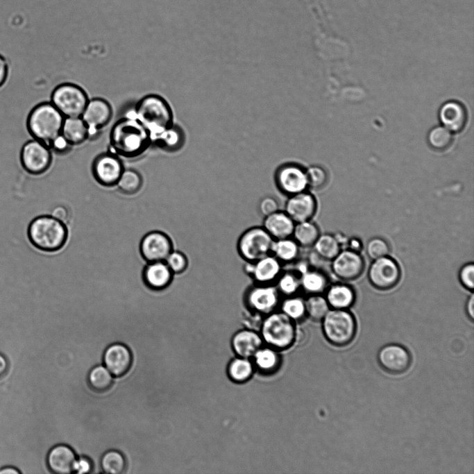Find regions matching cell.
Returning <instances> with one entry per match:
<instances>
[{
	"instance_id": "obj_23",
	"label": "cell",
	"mask_w": 474,
	"mask_h": 474,
	"mask_svg": "<svg viewBox=\"0 0 474 474\" xmlns=\"http://www.w3.org/2000/svg\"><path fill=\"white\" fill-rule=\"evenodd\" d=\"M171 272L164 261L147 262L142 272L146 285L153 290H161L167 287L173 279Z\"/></svg>"
},
{
	"instance_id": "obj_43",
	"label": "cell",
	"mask_w": 474,
	"mask_h": 474,
	"mask_svg": "<svg viewBox=\"0 0 474 474\" xmlns=\"http://www.w3.org/2000/svg\"><path fill=\"white\" fill-rule=\"evenodd\" d=\"M308 188L320 189L323 188L328 180L326 171L319 166H312L306 170Z\"/></svg>"
},
{
	"instance_id": "obj_42",
	"label": "cell",
	"mask_w": 474,
	"mask_h": 474,
	"mask_svg": "<svg viewBox=\"0 0 474 474\" xmlns=\"http://www.w3.org/2000/svg\"><path fill=\"white\" fill-rule=\"evenodd\" d=\"M173 274H181L185 272L189 265V258L181 250L173 248L164 260Z\"/></svg>"
},
{
	"instance_id": "obj_47",
	"label": "cell",
	"mask_w": 474,
	"mask_h": 474,
	"mask_svg": "<svg viewBox=\"0 0 474 474\" xmlns=\"http://www.w3.org/2000/svg\"><path fill=\"white\" fill-rule=\"evenodd\" d=\"M47 214L65 223L69 218V210L62 204H53L47 211Z\"/></svg>"
},
{
	"instance_id": "obj_3",
	"label": "cell",
	"mask_w": 474,
	"mask_h": 474,
	"mask_svg": "<svg viewBox=\"0 0 474 474\" xmlns=\"http://www.w3.org/2000/svg\"><path fill=\"white\" fill-rule=\"evenodd\" d=\"M31 244L42 252H54L65 244L68 231L62 221L44 214L35 217L29 223L27 230Z\"/></svg>"
},
{
	"instance_id": "obj_16",
	"label": "cell",
	"mask_w": 474,
	"mask_h": 474,
	"mask_svg": "<svg viewBox=\"0 0 474 474\" xmlns=\"http://www.w3.org/2000/svg\"><path fill=\"white\" fill-rule=\"evenodd\" d=\"M282 267V264L271 254L253 262H245L244 269L256 284H274Z\"/></svg>"
},
{
	"instance_id": "obj_50",
	"label": "cell",
	"mask_w": 474,
	"mask_h": 474,
	"mask_svg": "<svg viewBox=\"0 0 474 474\" xmlns=\"http://www.w3.org/2000/svg\"><path fill=\"white\" fill-rule=\"evenodd\" d=\"M347 246L349 250L359 253L362 248V243L357 237L348 239Z\"/></svg>"
},
{
	"instance_id": "obj_20",
	"label": "cell",
	"mask_w": 474,
	"mask_h": 474,
	"mask_svg": "<svg viewBox=\"0 0 474 474\" xmlns=\"http://www.w3.org/2000/svg\"><path fill=\"white\" fill-rule=\"evenodd\" d=\"M103 362L113 377L119 378L130 370L133 362L132 353L126 345L115 343L105 350Z\"/></svg>"
},
{
	"instance_id": "obj_32",
	"label": "cell",
	"mask_w": 474,
	"mask_h": 474,
	"mask_svg": "<svg viewBox=\"0 0 474 474\" xmlns=\"http://www.w3.org/2000/svg\"><path fill=\"white\" fill-rule=\"evenodd\" d=\"M315 254L319 258L331 261L340 252L341 245L335 235H320L313 246Z\"/></svg>"
},
{
	"instance_id": "obj_30",
	"label": "cell",
	"mask_w": 474,
	"mask_h": 474,
	"mask_svg": "<svg viewBox=\"0 0 474 474\" xmlns=\"http://www.w3.org/2000/svg\"><path fill=\"white\" fill-rule=\"evenodd\" d=\"M317 225L312 220L296 223L291 237L301 248L313 247L320 235Z\"/></svg>"
},
{
	"instance_id": "obj_25",
	"label": "cell",
	"mask_w": 474,
	"mask_h": 474,
	"mask_svg": "<svg viewBox=\"0 0 474 474\" xmlns=\"http://www.w3.org/2000/svg\"><path fill=\"white\" fill-rule=\"evenodd\" d=\"M295 222L285 210H278L264 217L262 226L274 239L291 237Z\"/></svg>"
},
{
	"instance_id": "obj_13",
	"label": "cell",
	"mask_w": 474,
	"mask_h": 474,
	"mask_svg": "<svg viewBox=\"0 0 474 474\" xmlns=\"http://www.w3.org/2000/svg\"><path fill=\"white\" fill-rule=\"evenodd\" d=\"M173 250L171 239L160 230L147 232L139 244L140 253L146 262L164 261Z\"/></svg>"
},
{
	"instance_id": "obj_27",
	"label": "cell",
	"mask_w": 474,
	"mask_h": 474,
	"mask_svg": "<svg viewBox=\"0 0 474 474\" xmlns=\"http://www.w3.org/2000/svg\"><path fill=\"white\" fill-rule=\"evenodd\" d=\"M61 136L70 145H78L89 137V129L81 117H65Z\"/></svg>"
},
{
	"instance_id": "obj_26",
	"label": "cell",
	"mask_w": 474,
	"mask_h": 474,
	"mask_svg": "<svg viewBox=\"0 0 474 474\" xmlns=\"http://www.w3.org/2000/svg\"><path fill=\"white\" fill-rule=\"evenodd\" d=\"M324 296L332 309L347 310L355 301V292L353 287L342 283H335L328 287Z\"/></svg>"
},
{
	"instance_id": "obj_35",
	"label": "cell",
	"mask_w": 474,
	"mask_h": 474,
	"mask_svg": "<svg viewBox=\"0 0 474 474\" xmlns=\"http://www.w3.org/2000/svg\"><path fill=\"white\" fill-rule=\"evenodd\" d=\"M87 382L92 390L104 392L112 387L113 376L104 366L97 365L90 371Z\"/></svg>"
},
{
	"instance_id": "obj_12",
	"label": "cell",
	"mask_w": 474,
	"mask_h": 474,
	"mask_svg": "<svg viewBox=\"0 0 474 474\" xmlns=\"http://www.w3.org/2000/svg\"><path fill=\"white\" fill-rule=\"evenodd\" d=\"M124 169L120 157L109 151L94 159L92 164V175L99 185L110 187L116 186Z\"/></svg>"
},
{
	"instance_id": "obj_22",
	"label": "cell",
	"mask_w": 474,
	"mask_h": 474,
	"mask_svg": "<svg viewBox=\"0 0 474 474\" xmlns=\"http://www.w3.org/2000/svg\"><path fill=\"white\" fill-rule=\"evenodd\" d=\"M76 456L71 448L59 444L48 452L46 464L49 470L56 474H69L73 472Z\"/></svg>"
},
{
	"instance_id": "obj_14",
	"label": "cell",
	"mask_w": 474,
	"mask_h": 474,
	"mask_svg": "<svg viewBox=\"0 0 474 474\" xmlns=\"http://www.w3.org/2000/svg\"><path fill=\"white\" fill-rule=\"evenodd\" d=\"M276 183L279 191L288 196L306 191V170L294 164L282 165L276 171Z\"/></svg>"
},
{
	"instance_id": "obj_31",
	"label": "cell",
	"mask_w": 474,
	"mask_h": 474,
	"mask_svg": "<svg viewBox=\"0 0 474 474\" xmlns=\"http://www.w3.org/2000/svg\"><path fill=\"white\" fill-rule=\"evenodd\" d=\"M274 285L281 296L298 294L301 290L300 274L294 269L282 270Z\"/></svg>"
},
{
	"instance_id": "obj_34",
	"label": "cell",
	"mask_w": 474,
	"mask_h": 474,
	"mask_svg": "<svg viewBox=\"0 0 474 474\" xmlns=\"http://www.w3.org/2000/svg\"><path fill=\"white\" fill-rule=\"evenodd\" d=\"M143 185V177L140 173L133 169H124L116 187L125 194H134L138 192Z\"/></svg>"
},
{
	"instance_id": "obj_17",
	"label": "cell",
	"mask_w": 474,
	"mask_h": 474,
	"mask_svg": "<svg viewBox=\"0 0 474 474\" xmlns=\"http://www.w3.org/2000/svg\"><path fill=\"white\" fill-rule=\"evenodd\" d=\"M378 359L382 368L392 374L405 372L411 364L409 351L404 346L396 344H387L381 348Z\"/></svg>"
},
{
	"instance_id": "obj_11",
	"label": "cell",
	"mask_w": 474,
	"mask_h": 474,
	"mask_svg": "<svg viewBox=\"0 0 474 474\" xmlns=\"http://www.w3.org/2000/svg\"><path fill=\"white\" fill-rule=\"evenodd\" d=\"M50 149L47 144L36 139L27 142L21 151V161L26 171L33 175L46 172L52 161Z\"/></svg>"
},
{
	"instance_id": "obj_9",
	"label": "cell",
	"mask_w": 474,
	"mask_h": 474,
	"mask_svg": "<svg viewBox=\"0 0 474 474\" xmlns=\"http://www.w3.org/2000/svg\"><path fill=\"white\" fill-rule=\"evenodd\" d=\"M282 296L274 284H256L250 286L244 296V302L249 312L266 316L276 311Z\"/></svg>"
},
{
	"instance_id": "obj_7",
	"label": "cell",
	"mask_w": 474,
	"mask_h": 474,
	"mask_svg": "<svg viewBox=\"0 0 474 474\" xmlns=\"http://www.w3.org/2000/svg\"><path fill=\"white\" fill-rule=\"evenodd\" d=\"M274 240L262 226H253L239 236L237 250L245 262H253L271 254Z\"/></svg>"
},
{
	"instance_id": "obj_52",
	"label": "cell",
	"mask_w": 474,
	"mask_h": 474,
	"mask_svg": "<svg viewBox=\"0 0 474 474\" xmlns=\"http://www.w3.org/2000/svg\"><path fill=\"white\" fill-rule=\"evenodd\" d=\"M466 309L468 316L473 320L474 317V295L473 293L468 298Z\"/></svg>"
},
{
	"instance_id": "obj_33",
	"label": "cell",
	"mask_w": 474,
	"mask_h": 474,
	"mask_svg": "<svg viewBox=\"0 0 474 474\" xmlns=\"http://www.w3.org/2000/svg\"><path fill=\"white\" fill-rule=\"evenodd\" d=\"M279 307L282 312L295 322L306 316L305 298L298 294L282 298Z\"/></svg>"
},
{
	"instance_id": "obj_19",
	"label": "cell",
	"mask_w": 474,
	"mask_h": 474,
	"mask_svg": "<svg viewBox=\"0 0 474 474\" xmlns=\"http://www.w3.org/2000/svg\"><path fill=\"white\" fill-rule=\"evenodd\" d=\"M316 210V198L306 190L288 196L284 210L295 223H298L312 220Z\"/></svg>"
},
{
	"instance_id": "obj_48",
	"label": "cell",
	"mask_w": 474,
	"mask_h": 474,
	"mask_svg": "<svg viewBox=\"0 0 474 474\" xmlns=\"http://www.w3.org/2000/svg\"><path fill=\"white\" fill-rule=\"evenodd\" d=\"M93 469L92 461L87 457H79L76 459L73 466V472L78 474L90 473Z\"/></svg>"
},
{
	"instance_id": "obj_37",
	"label": "cell",
	"mask_w": 474,
	"mask_h": 474,
	"mask_svg": "<svg viewBox=\"0 0 474 474\" xmlns=\"http://www.w3.org/2000/svg\"><path fill=\"white\" fill-rule=\"evenodd\" d=\"M254 366L248 358L238 357L228 364V373L230 378L237 382L248 380L253 375Z\"/></svg>"
},
{
	"instance_id": "obj_15",
	"label": "cell",
	"mask_w": 474,
	"mask_h": 474,
	"mask_svg": "<svg viewBox=\"0 0 474 474\" xmlns=\"http://www.w3.org/2000/svg\"><path fill=\"white\" fill-rule=\"evenodd\" d=\"M331 261L332 273L337 278L344 281L357 279L364 269V258L359 253L349 249L340 251Z\"/></svg>"
},
{
	"instance_id": "obj_40",
	"label": "cell",
	"mask_w": 474,
	"mask_h": 474,
	"mask_svg": "<svg viewBox=\"0 0 474 474\" xmlns=\"http://www.w3.org/2000/svg\"><path fill=\"white\" fill-rule=\"evenodd\" d=\"M161 149L167 151H174L180 149L184 142L183 131L173 125L154 141Z\"/></svg>"
},
{
	"instance_id": "obj_53",
	"label": "cell",
	"mask_w": 474,
	"mask_h": 474,
	"mask_svg": "<svg viewBox=\"0 0 474 474\" xmlns=\"http://www.w3.org/2000/svg\"><path fill=\"white\" fill-rule=\"evenodd\" d=\"M21 471L12 466H6L0 468V474H19Z\"/></svg>"
},
{
	"instance_id": "obj_24",
	"label": "cell",
	"mask_w": 474,
	"mask_h": 474,
	"mask_svg": "<svg viewBox=\"0 0 474 474\" xmlns=\"http://www.w3.org/2000/svg\"><path fill=\"white\" fill-rule=\"evenodd\" d=\"M263 339L255 330L244 329L235 334L232 346L235 353L242 357L251 358L262 347Z\"/></svg>"
},
{
	"instance_id": "obj_41",
	"label": "cell",
	"mask_w": 474,
	"mask_h": 474,
	"mask_svg": "<svg viewBox=\"0 0 474 474\" xmlns=\"http://www.w3.org/2000/svg\"><path fill=\"white\" fill-rule=\"evenodd\" d=\"M428 142L431 148L436 151H445L452 142V133L443 126L432 128L428 135Z\"/></svg>"
},
{
	"instance_id": "obj_1",
	"label": "cell",
	"mask_w": 474,
	"mask_h": 474,
	"mask_svg": "<svg viewBox=\"0 0 474 474\" xmlns=\"http://www.w3.org/2000/svg\"><path fill=\"white\" fill-rule=\"evenodd\" d=\"M151 142L150 134L133 113L120 118L110 130V151L119 157L128 159L139 157Z\"/></svg>"
},
{
	"instance_id": "obj_39",
	"label": "cell",
	"mask_w": 474,
	"mask_h": 474,
	"mask_svg": "<svg viewBox=\"0 0 474 474\" xmlns=\"http://www.w3.org/2000/svg\"><path fill=\"white\" fill-rule=\"evenodd\" d=\"M101 468L103 472L105 473H123L126 468V459L123 454L118 450H108L101 458Z\"/></svg>"
},
{
	"instance_id": "obj_18",
	"label": "cell",
	"mask_w": 474,
	"mask_h": 474,
	"mask_svg": "<svg viewBox=\"0 0 474 474\" xmlns=\"http://www.w3.org/2000/svg\"><path fill=\"white\" fill-rule=\"evenodd\" d=\"M112 115L111 105L106 100L94 98L89 99L81 117L87 125L90 136L108 124Z\"/></svg>"
},
{
	"instance_id": "obj_5",
	"label": "cell",
	"mask_w": 474,
	"mask_h": 474,
	"mask_svg": "<svg viewBox=\"0 0 474 474\" xmlns=\"http://www.w3.org/2000/svg\"><path fill=\"white\" fill-rule=\"evenodd\" d=\"M295 323L280 310L264 316L260 327L263 341L276 349L289 347L296 338Z\"/></svg>"
},
{
	"instance_id": "obj_36",
	"label": "cell",
	"mask_w": 474,
	"mask_h": 474,
	"mask_svg": "<svg viewBox=\"0 0 474 474\" xmlns=\"http://www.w3.org/2000/svg\"><path fill=\"white\" fill-rule=\"evenodd\" d=\"M253 357L257 368L264 373L273 372L279 366L278 353L271 346L261 347Z\"/></svg>"
},
{
	"instance_id": "obj_46",
	"label": "cell",
	"mask_w": 474,
	"mask_h": 474,
	"mask_svg": "<svg viewBox=\"0 0 474 474\" xmlns=\"http://www.w3.org/2000/svg\"><path fill=\"white\" fill-rule=\"evenodd\" d=\"M258 210L263 217H265L278 210L279 204L278 201L273 196H266L263 197L259 202Z\"/></svg>"
},
{
	"instance_id": "obj_45",
	"label": "cell",
	"mask_w": 474,
	"mask_h": 474,
	"mask_svg": "<svg viewBox=\"0 0 474 474\" xmlns=\"http://www.w3.org/2000/svg\"><path fill=\"white\" fill-rule=\"evenodd\" d=\"M459 278L461 284L472 291L474 288V264L471 262L464 265L459 271Z\"/></svg>"
},
{
	"instance_id": "obj_6",
	"label": "cell",
	"mask_w": 474,
	"mask_h": 474,
	"mask_svg": "<svg viewBox=\"0 0 474 474\" xmlns=\"http://www.w3.org/2000/svg\"><path fill=\"white\" fill-rule=\"evenodd\" d=\"M323 334L328 341L337 346L348 344L356 332V322L347 310L330 309L322 319Z\"/></svg>"
},
{
	"instance_id": "obj_44",
	"label": "cell",
	"mask_w": 474,
	"mask_h": 474,
	"mask_svg": "<svg viewBox=\"0 0 474 474\" xmlns=\"http://www.w3.org/2000/svg\"><path fill=\"white\" fill-rule=\"evenodd\" d=\"M390 246L387 242L378 237L371 239L366 245V253L373 260L389 255Z\"/></svg>"
},
{
	"instance_id": "obj_10",
	"label": "cell",
	"mask_w": 474,
	"mask_h": 474,
	"mask_svg": "<svg viewBox=\"0 0 474 474\" xmlns=\"http://www.w3.org/2000/svg\"><path fill=\"white\" fill-rule=\"evenodd\" d=\"M400 275L398 264L389 255L374 260L368 271L371 285L382 291L394 287L398 283Z\"/></svg>"
},
{
	"instance_id": "obj_4",
	"label": "cell",
	"mask_w": 474,
	"mask_h": 474,
	"mask_svg": "<svg viewBox=\"0 0 474 474\" xmlns=\"http://www.w3.org/2000/svg\"><path fill=\"white\" fill-rule=\"evenodd\" d=\"M65 117L51 103L44 102L35 106L30 112L27 126L31 135L50 148L61 135Z\"/></svg>"
},
{
	"instance_id": "obj_49",
	"label": "cell",
	"mask_w": 474,
	"mask_h": 474,
	"mask_svg": "<svg viewBox=\"0 0 474 474\" xmlns=\"http://www.w3.org/2000/svg\"><path fill=\"white\" fill-rule=\"evenodd\" d=\"M8 71L6 58L0 54V87L5 83Z\"/></svg>"
},
{
	"instance_id": "obj_38",
	"label": "cell",
	"mask_w": 474,
	"mask_h": 474,
	"mask_svg": "<svg viewBox=\"0 0 474 474\" xmlns=\"http://www.w3.org/2000/svg\"><path fill=\"white\" fill-rule=\"evenodd\" d=\"M330 309L322 294L308 295L305 298L306 316L315 321H322Z\"/></svg>"
},
{
	"instance_id": "obj_29",
	"label": "cell",
	"mask_w": 474,
	"mask_h": 474,
	"mask_svg": "<svg viewBox=\"0 0 474 474\" xmlns=\"http://www.w3.org/2000/svg\"><path fill=\"white\" fill-rule=\"evenodd\" d=\"M300 246L291 237L275 239L271 254L282 264L295 262L300 254Z\"/></svg>"
},
{
	"instance_id": "obj_21",
	"label": "cell",
	"mask_w": 474,
	"mask_h": 474,
	"mask_svg": "<svg viewBox=\"0 0 474 474\" xmlns=\"http://www.w3.org/2000/svg\"><path fill=\"white\" fill-rule=\"evenodd\" d=\"M440 121L451 133H459L466 126L468 114L465 107L456 101H449L441 105L439 112Z\"/></svg>"
},
{
	"instance_id": "obj_8",
	"label": "cell",
	"mask_w": 474,
	"mask_h": 474,
	"mask_svg": "<svg viewBox=\"0 0 474 474\" xmlns=\"http://www.w3.org/2000/svg\"><path fill=\"white\" fill-rule=\"evenodd\" d=\"M88 101L85 91L74 83L58 85L51 95V103L65 117H81Z\"/></svg>"
},
{
	"instance_id": "obj_51",
	"label": "cell",
	"mask_w": 474,
	"mask_h": 474,
	"mask_svg": "<svg viewBox=\"0 0 474 474\" xmlns=\"http://www.w3.org/2000/svg\"><path fill=\"white\" fill-rule=\"evenodd\" d=\"M9 363L6 357L0 353V379L6 375L8 371Z\"/></svg>"
},
{
	"instance_id": "obj_2",
	"label": "cell",
	"mask_w": 474,
	"mask_h": 474,
	"mask_svg": "<svg viewBox=\"0 0 474 474\" xmlns=\"http://www.w3.org/2000/svg\"><path fill=\"white\" fill-rule=\"evenodd\" d=\"M132 113L149 132L152 142L173 125V113L169 104L157 94L142 97Z\"/></svg>"
},
{
	"instance_id": "obj_28",
	"label": "cell",
	"mask_w": 474,
	"mask_h": 474,
	"mask_svg": "<svg viewBox=\"0 0 474 474\" xmlns=\"http://www.w3.org/2000/svg\"><path fill=\"white\" fill-rule=\"evenodd\" d=\"M301 276V291L306 294H321L328 287V278L320 270L307 269Z\"/></svg>"
}]
</instances>
